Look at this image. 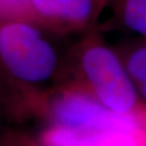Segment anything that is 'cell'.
<instances>
[{
  "label": "cell",
  "mask_w": 146,
  "mask_h": 146,
  "mask_svg": "<svg viewBox=\"0 0 146 146\" xmlns=\"http://www.w3.org/2000/svg\"><path fill=\"white\" fill-rule=\"evenodd\" d=\"M110 0H29L31 15L64 26H81Z\"/></svg>",
  "instance_id": "cell-4"
},
{
  "label": "cell",
  "mask_w": 146,
  "mask_h": 146,
  "mask_svg": "<svg viewBox=\"0 0 146 146\" xmlns=\"http://www.w3.org/2000/svg\"><path fill=\"white\" fill-rule=\"evenodd\" d=\"M130 74L141 84L142 92L146 99V46L135 49L128 60Z\"/></svg>",
  "instance_id": "cell-7"
},
{
  "label": "cell",
  "mask_w": 146,
  "mask_h": 146,
  "mask_svg": "<svg viewBox=\"0 0 146 146\" xmlns=\"http://www.w3.org/2000/svg\"><path fill=\"white\" fill-rule=\"evenodd\" d=\"M115 2L123 25L146 36V0H115Z\"/></svg>",
  "instance_id": "cell-5"
},
{
  "label": "cell",
  "mask_w": 146,
  "mask_h": 146,
  "mask_svg": "<svg viewBox=\"0 0 146 146\" xmlns=\"http://www.w3.org/2000/svg\"><path fill=\"white\" fill-rule=\"evenodd\" d=\"M54 115L62 125L70 128L131 133L135 127L134 119L125 113L110 111L79 95H70L58 101L54 106Z\"/></svg>",
  "instance_id": "cell-3"
},
{
  "label": "cell",
  "mask_w": 146,
  "mask_h": 146,
  "mask_svg": "<svg viewBox=\"0 0 146 146\" xmlns=\"http://www.w3.org/2000/svg\"><path fill=\"white\" fill-rule=\"evenodd\" d=\"M48 146H78L81 139L77 132L70 129H54L43 137Z\"/></svg>",
  "instance_id": "cell-9"
},
{
  "label": "cell",
  "mask_w": 146,
  "mask_h": 146,
  "mask_svg": "<svg viewBox=\"0 0 146 146\" xmlns=\"http://www.w3.org/2000/svg\"><path fill=\"white\" fill-rule=\"evenodd\" d=\"M81 65L100 99L116 113H125L135 101V92L119 58L100 43L89 44L81 54Z\"/></svg>",
  "instance_id": "cell-2"
},
{
  "label": "cell",
  "mask_w": 146,
  "mask_h": 146,
  "mask_svg": "<svg viewBox=\"0 0 146 146\" xmlns=\"http://www.w3.org/2000/svg\"><path fill=\"white\" fill-rule=\"evenodd\" d=\"M78 146H135L130 133L101 132L81 139Z\"/></svg>",
  "instance_id": "cell-6"
},
{
  "label": "cell",
  "mask_w": 146,
  "mask_h": 146,
  "mask_svg": "<svg viewBox=\"0 0 146 146\" xmlns=\"http://www.w3.org/2000/svg\"><path fill=\"white\" fill-rule=\"evenodd\" d=\"M55 51L35 26L22 20L0 24V63L14 78L38 82L49 78L56 66Z\"/></svg>",
  "instance_id": "cell-1"
},
{
  "label": "cell",
  "mask_w": 146,
  "mask_h": 146,
  "mask_svg": "<svg viewBox=\"0 0 146 146\" xmlns=\"http://www.w3.org/2000/svg\"><path fill=\"white\" fill-rule=\"evenodd\" d=\"M31 15L29 0H0V19L22 20Z\"/></svg>",
  "instance_id": "cell-8"
}]
</instances>
